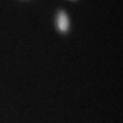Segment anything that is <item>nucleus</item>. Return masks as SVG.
Wrapping results in <instances>:
<instances>
[{"label":"nucleus","mask_w":123,"mask_h":123,"mask_svg":"<svg viewBox=\"0 0 123 123\" xmlns=\"http://www.w3.org/2000/svg\"><path fill=\"white\" fill-rule=\"evenodd\" d=\"M57 27L61 32H67L69 29V18L67 17L66 12L64 11H61L59 13V17H57Z\"/></svg>","instance_id":"1"}]
</instances>
